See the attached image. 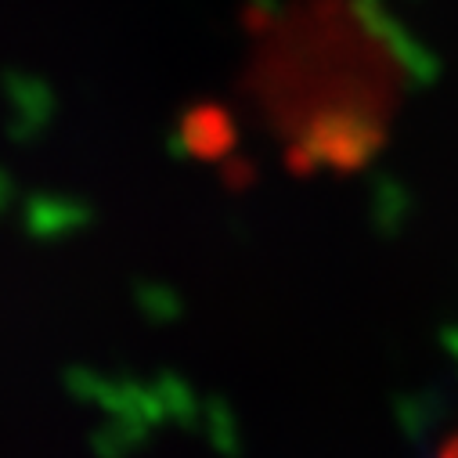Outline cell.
Returning <instances> with one entry per match:
<instances>
[{
	"label": "cell",
	"mask_w": 458,
	"mask_h": 458,
	"mask_svg": "<svg viewBox=\"0 0 458 458\" xmlns=\"http://www.w3.org/2000/svg\"><path fill=\"white\" fill-rule=\"evenodd\" d=\"M437 458H458V429L447 437V444L440 447V454H437Z\"/></svg>",
	"instance_id": "obj_1"
}]
</instances>
